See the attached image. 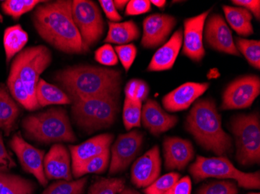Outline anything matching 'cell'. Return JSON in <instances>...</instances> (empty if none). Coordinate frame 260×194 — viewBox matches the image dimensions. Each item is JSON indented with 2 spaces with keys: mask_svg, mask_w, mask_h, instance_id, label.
I'll list each match as a JSON object with an SVG mask.
<instances>
[{
  "mask_svg": "<svg viewBox=\"0 0 260 194\" xmlns=\"http://www.w3.org/2000/svg\"><path fill=\"white\" fill-rule=\"evenodd\" d=\"M109 31L105 38L106 44H116V45H128V43L138 40L140 31L138 26L134 20L113 23L109 21Z\"/></svg>",
  "mask_w": 260,
  "mask_h": 194,
  "instance_id": "24",
  "label": "cell"
},
{
  "mask_svg": "<svg viewBox=\"0 0 260 194\" xmlns=\"http://www.w3.org/2000/svg\"><path fill=\"white\" fill-rule=\"evenodd\" d=\"M260 93V79L249 75L236 79L225 89L222 96V110H242L252 106Z\"/></svg>",
  "mask_w": 260,
  "mask_h": 194,
  "instance_id": "10",
  "label": "cell"
},
{
  "mask_svg": "<svg viewBox=\"0 0 260 194\" xmlns=\"http://www.w3.org/2000/svg\"><path fill=\"white\" fill-rule=\"evenodd\" d=\"M36 98L40 107L49 105L71 104L72 100L63 90L40 79L36 87Z\"/></svg>",
  "mask_w": 260,
  "mask_h": 194,
  "instance_id": "26",
  "label": "cell"
},
{
  "mask_svg": "<svg viewBox=\"0 0 260 194\" xmlns=\"http://www.w3.org/2000/svg\"><path fill=\"white\" fill-rule=\"evenodd\" d=\"M139 81H140V80L134 79V80H129L127 83L126 86L125 87V98L130 99V100L135 99Z\"/></svg>",
  "mask_w": 260,
  "mask_h": 194,
  "instance_id": "45",
  "label": "cell"
},
{
  "mask_svg": "<svg viewBox=\"0 0 260 194\" xmlns=\"http://www.w3.org/2000/svg\"><path fill=\"white\" fill-rule=\"evenodd\" d=\"M249 194H259V193H258V192H251V193H249Z\"/></svg>",
  "mask_w": 260,
  "mask_h": 194,
  "instance_id": "51",
  "label": "cell"
},
{
  "mask_svg": "<svg viewBox=\"0 0 260 194\" xmlns=\"http://www.w3.org/2000/svg\"><path fill=\"white\" fill-rule=\"evenodd\" d=\"M7 87L10 94L15 99L16 101L18 102L26 110L33 111L41 108L37 100L32 98L29 94L17 71L12 68H10L7 80Z\"/></svg>",
  "mask_w": 260,
  "mask_h": 194,
  "instance_id": "28",
  "label": "cell"
},
{
  "mask_svg": "<svg viewBox=\"0 0 260 194\" xmlns=\"http://www.w3.org/2000/svg\"><path fill=\"white\" fill-rule=\"evenodd\" d=\"M0 157L10 162V163H14L15 164V162L12 159L10 153L7 151L6 148L5 144H4V139H3L2 133L0 132Z\"/></svg>",
  "mask_w": 260,
  "mask_h": 194,
  "instance_id": "46",
  "label": "cell"
},
{
  "mask_svg": "<svg viewBox=\"0 0 260 194\" xmlns=\"http://www.w3.org/2000/svg\"><path fill=\"white\" fill-rule=\"evenodd\" d=\"M192 181L188 176L180 178L165 194H191Z\"/></svg>",
  "mask_w": 260,
  "mask_h": 194,
  "instance_id": "41",
  "label": "cell"
},
{
  "mask_svg": "<svg viewBox=\"0 0 260 194\" xmlns=\"http://www.w3.org/2000/svg\"><path fill=\"white\" fill-rule=\"evenodd\" d=\"M119 194H141L137 192L135 189H131V188H124L123 190Z\"/></svg>",
  "mask_w": 260,
  "mask_h": 194,
  "instance_id": "49",
  "label": "cell"
},
{
  "mask_svg": "<svg viewBox=\"0 0 260 194\" xmlns=\"http://www.w3.org/2000/svg\"><path fill=\"white\" fill-rule=\"evenodd\" d=\"M34 190L31 181L0 172V194H32Z\"/></svg>",
  "mask_w": 260,
  "mask_h": 194,
  "instance_id": "29",
  "label": "cell"
},
{
  "mask_svg": "<svg viewBox=\"0 0 260 194\" xmlns=\"http://www.w3.org/2000/svg\"><path fill=\"white\" fill-rule=\"evenodd\" d=\"M119 96H102L72 101L74 121L87 133L113 125L119 110Z\"/></svg>",
  "mask_w": 260,
  "mask_h": 194,
  "instance_id": "5",
  "label": "cell"
},
{
  "mask_svg": "<svg viewBox=\"0 0 260 194\" xmlns=\"http://www.w3.org/2000/svg\"><path fill=\"white\" fill-rule=\"evenodd\" d=\"M128 2V1H127V0H115V1H114V5H115L117 10H119L122 11L125 7H126Z\"/></svg>",
  "mask_w": 260,
  "mask_h": 194,
  "instance_id": "47",
  "label": "cell"
},
{
  "mask_svg": "<svg viewBox=\"0 0 260 194\" xmlns=\"http://www.w3.org/2000/svg\"><path fill=\"white\" fill-rule=\"evenodd\" d=\"M204 37L210 48L217 52L240 56L235 46L231 29L220 14H213L206 23Z\"/></svg>",
  "mask_w": 260,
  "mask_h": 194,
  "instance_id": "14",
  "label": "cell"
},
{
  "mask_svg": "<svg viewBox=\"0 0 260 194\" xmlns=\"http://www.w3.org/2000/svg\"><path fill=\"white\" fill-rule=\"evenodd\" d=\"M185 128L207 151L220 156L233 151L232 138L222 128L221 117L214 100L196 102L187 117Z\"/></svg>",
  "mask_w": 260,
  "mask_h": 194,
  "instance_id": "3",
  "label": "cell"
},
{
  "mask_svg": "<svg viewBox=\"0 0 260 194\" xmlns=\"http://www.w3.org/2000/svg\"><path fill=\"white\" fill-rule=\"evenodd\" d=\"M71 156L62 144H55L44 159V171L47 179L72 181Z\"/></svg>",
  "mask_w": 260,
  "mask_h": 194,
  "instance_id": "20",
  "label": "cell"
},
{
  "mask_svg": "<svg viewBox=\"0 0 260 194\" xmlns=\"http://www.w3.org/2000/svg\"><path fill=\"white\" fill-rule=\"evenodd\" d=\"M182 41L183 30L179 29L152 57L147 71H161L172 68L182 48Z\"/></svg>",
  "mask_w": 260,
  "mask_h": 194,
  "instance_id": "22",
  "label": "cell"
},
{
  "mask_svg": "<svg viewBox=\"0 0 260 194\" xmlns=\"http://www.w3.org/2000/svg\"><path fill=\"white\" fill-rule=\"evenodd\" d=\"M150 4H153L158 8L163 9L166 5V1L165 0H151Z\"/></svg>",
  "mask_w": 260,
  "mask_h": 194,
  "instance_id": "48",
  "label": "cell"
},
{
  "mask_svg": "<svg viewBox=\"0 0 260 194\" xmlns=\"http://www.w3.org/2000/svg\"><path fill=\"white\" fill-rule=\"evenodd\" d=\"M109 160H110V151H105V152L93 158L81 168L77 174V178L81 177L84 175L90 174V173L100 174V173H105V170L109 166Z\"/></svg>",
  "mask_w": 260,
  "mask_h": 194,
  "instance_id": "37",
  "label": "cell"
},
{
  "mask_svg": "<svg viewBox=\"0 0 260 194\" xmlns=\"http://www.w3.org/2000/svg\"><path fill=\"white\" fill-rule=\"evenodd\" d=\"M115 51L125 71H128L134 64L137 57V47L134 44H128V45L115 47Z\"/></svg>",
  "mask_w": 260,
  "mask_h": 194,
  "instance_id": "38",
  "label": "cell"
},
{
  "mask_svg": "<svg viewBox=\"0 0 260 194\" xmlns=\"http://www.w3.org/2000/svg\"><path fill=\"white\" fill-rule=\"evenodd\" d=\"M163 148L165 166L168 170H183L195 154L192 143L178 137L165 138Z\"/></svg>",
  "mask_w": 260,
  "mask_h": 194,
  "instance_id": "19",
  "label": "cell"
},
{
  "mask_svg": "<svg viewBox=\"0 0 260 194\" xmlns=\"http://www.w3.org/2000/svg\"><path fill=\"white\" fill-rule=\"evenodd\" d=\"M235 5L245 8L255 16L257 20L260 18V1L259 0H232Z\"/></svg>",
  "mask_w": 260,
  "mask_h": 194,
  "instance_id": "43",
  "label": "cell"
},
{
  "mask_svg": "<svg viewBox=\"0 0 260 194\" xmlns=\"http://www.w3.org/2000/svg\"><path fill=\"white\" fill-rule=\"evenodd\" d=\"M22 127L27 138L38 142L50 144L77 141L70 118L62 108H51L42 113L29 115L23 119Z\"/></svg>",
  "mask_w": 260,
  "mask_h": 194,
  "instance_id": "4",
  "label": "cell"
},
{
  "mask_svg": "<svg viewBox=\"0 0 260 194\" xmlns=\"http://www.w3.org/2000/svg\"><path fill=\"white\" fill-rule=\"evenodd\" d=\"M189 173L196 182L208 178L234 179L240 187L245 189H259L260 173H243L236 169L227 158L197 156L196 161L189 167Z\"/></svg>",
  "mask_w": 260,
  "mask_h": 194,
  "instance_id": "6",
  "label": "cell"
},
{
  "mask_svg": "<svg viewBox=\"0 0 260 194\" xmlns=\"http://www.w3.org/2000/svg\"><path fill=\"white\" fill-rule=\"evenodd\" d=\"M161 159L157 145L136 160L131 169V181L138 188L150 186L160 176Z\"/></svg>",
  "mask_w": 260,
  "mask_h": 194,
  "instance_id": "16",
  "label": "cell"
},
{
  "mask_svg": "<svg viewBox=\"0 0 260 194\" xmlns=\"http://www.w3.org/2000/svg\"><path fill=\"white\" fill-rule=\"evenodd\" d=\"M223 13L229 25L241 36L247 37L253 33L252 15L250 12L242 7L223 6Z\"/></svg>",
  "mask_w": 260,
  "mask_h": 194,
  "instance_id": "25",
  "label": "cell"
},
{
  "mask_svg": "<svg viewBox=\"0 0 260 194\" xmlns=\"http://www.w3.org/2000/svg\"><path fill=\"white\" fill-rule=\"evenodd\" d=\"M72 17L84 45V52L90 50L104 33L105 24L97 4L90 0L72 1Z\"/></svg>",
  "mask_w": 260,
  "mask_h": 194,
  "instance_id": "9",
  "label": "cell"
},
{
  "mask_svg": "<svg viewBox=\"0 0 260 194\" xmlns=\"http://www.w3.org/2000/svg\"><path fill=\"white\" fill-rule=\"evenodd\" d=\"M10 144V148L17 154L23 169L33 175L42 186H46L48 179L44 171L45 151L32 146L23 139L20 132L14 135Z\"/></svg>",
  "mask_w": 260,
  "mask_h": 194,
  "instance_id": "12",
  "label": "cell"
},
{
  "mask_svg": "<svg viewBox=\"0 0 260 194\" xmlns=\"http://www.w3.org/2000/svg\"><path fill=\"white\" fill-rule=\"evenodd\" d=\"M197 194H239V189L233 181L214 180L203 185Z\"/></svg>",
  "mask_w": 260,
  "mask_h": 194,
  "instance_id": "35",
  "label": "cell"
},
{
  "mask_svg": "<svg viewBox=\"0 0 260 194\" xmlns=\"http://www.w3.org/2000/svg\"><path fill=\"white\" fill-rule=\"evenodd\" d=\"M211 10L203 14L186 19L184 21L183 49L184 55L194 62H200L205 56L204 48V30L206 20Z\"/></svg>",
  "mask_w": 260,
  "mask_h": 194,
  "instance_id": "13",
  "label": "cell"
},
{
  "mask_svg": "<svg viewBox=\"0 0 260 194\" xmlns=\"http://www.w3.org/2000/svg\"><path fill=\"white\" fill-rule=\"evenodd\" d=\"M143 142L144 135L137 130L119 135L112 147L109 175L125 170L140 152Z\"/></svg>",
  "mask_w": 260,
  "mask_h": 194,
  "instance_id": "11",
  "label": "cell"
},
{
  "mask_svg": "<svg viewBox=\"0 0 260 194\" xmlns=\"http://www.w3.org/2000/svg\"><path fill=\"white\" fill-rule=\"evenodd\" d=\"M87 182V177L76 181H57L51 184L42 194H83Z\"/></svg>",
  "mask_w": 260,
  "mask_h": 194,
  "instance_id": "31",
  "label": "cell"
},
{
  "mask_svg": "<svg viewBox=\"0 0 260 194\" xmlns=\"http://www.w3.org/2000/svg\"><path fill=\"white\" fill-rule=\"evenodd\" d=\"M94 58L99 64L106 66H114L119 62L115 49L110 44H105L99 48L94 53Z\"/></svg>",
  "mask_w": 260,
  "mask_h": 194,
  "instance_id": "39",
  "label": "cell"
},
{
  "mask_svg": "<svg viewBox=\"0 0 260 194\" xmlns=\"http://www.w3.org/2000/svg\"><path fill=\"white\" fill-rule=\"evenodd\" d=\"M45 2L39 0H7L2 3L1 7L7 15L10 16L14 20H18L22 15Z\"/></svg>",
  "mask_w": 260,
  "mask_h": 194,
  "instance_id": "33",
  "label": "cell"
},
{
  "mask_svg": "<svg viewBox=\"0 0 260 194\" xmlns=\"http://www.w3.org/2000/svg\"><path fill=\"white\" fill-rule=\"evenodd\" d=\"M231 128L236 143V160L242 166L259 164L260 121L258 113L235 116Z\"/></svg>",
  "mask_w": 260,
  "mask_h": 194,
  "instance_id": "7",
  "label": "cell"
},
{
  "mask_svg": "<svg viewBox=\"0 0 260 194\" xmlns=\"http://www.w3.org/2000/svg\"><path fill=\"white\" fill-rule=\"evenodd\" d=\"M207 83H185L162 99L164 107L170 112L181 111L188 109L207 90Z\"/></svg>",
  "mask_w": 260,
  "mask_h": 194,
  "instance_id": "18",
  "label": "cell"
},
{
  "mask_svg": "<svg viewBox=\"0 0 260 194\" xmlns=\"http://www.w3.org/2000/svg\"><path fill=\"white\" fill-rule=\"evenodd\" d=\"M27 42L28 35L20 24L6 29L4 31V45L7 64L10 63L12 58L17 54L23 51Z\"/></svg>",
  "mask_w": 260,
  "mask_h": 194,
  "instance_id": "27",
  "label": "cell"
},
{
  "mask_svg": "<svg viewBox=\"0 0 260 194\" xmlns=\"http://www.w3.org/2000/svg\"><path fill=\"white\" fill-rule=\"evenodd\" d=\"M3 21H4V17H3V16L1 15V14H0V22L3 23Z\"/></svg>",
  "mask_w": 260,
  "mask_h": 194,
  "instance_id": "50",
  "label": "cell"
},
{
  "mask_svg": "<svg viewBox=\"0 0 260 194\" xmlns=\"http://www.w3.org/2000/svg\"><path fill=\"white\" fill-rule=\"evenodd\" d=\"M141 122L152 135L157 136L174 128L178 118L165 112L157 101L150 99L142 107Z\"/></svg>",
  "mask_w": 260,
  "mask_h": 194,
  "instance_id": "21",
  "label": "cell"
},
{
  "mask_svg": "<svg viewBox=\"0 0 260 194\" xmlns=\"http://www.w3.org/2000/svg\"><path fill=\"white\" fill-rule=\"evenodd\" d=\"M142 102L140 100L125 98L122 110V120L127 131L141 125Z\"/></svg>",
  "mask_w": 260,
  "mask_h": 194,
  "instance_id": "30",
  "label": "cell"
},
{
  "mask_svg": "<svg viewBox=\"0 0 260 194\" xmlns=\"http://www.w3.org/2000/svg\"><path fill=\"white\" fill-rule=\"evenodd\" d=\"M122 178H102L89 188L88 194H119L125 188Z\"/></svg>",
  "mask_w": 260,
  "mask_h": 194,
  "instance_id": "34",
  "label": "cell"
},
{
  "mask_svg": "<svg viewBox=\"0 0 260 194\" xmlns=\"http://www.w3.org/2000/svg\"><path fill=\"white\" fill-rule=\"evenodd\" d=\"M102 10L105 12V15L113 23H119L122 20V16L114 5V1L112 0H100L99 1Z\"/></svg>",
  "mask_w": 260,
  "mask_h": 194,
  "instance_id": "42",
  "label": "cell"
},
{
  "mask_svg": "<svg viewBox=\"0 0 260 194\" xmlns=\"http://www.w3.org/2000/svg\"><path fill=\"white\" fill-rule=\"evenodd\" d=\"M52 52L44 45L29 47L14 58L12 69L15 70L32 98H36V87L41 75L52 63Z\"/></svg>",
  "mask_w": 260,
  "mask_h": 194,
  "instance_id": "8",
  "label": "cell"
},
{
  "mask_svg": "<svg viewBox=\"0 0 260 194\" xmlns=\"http://www.w3.org/2000/svg\"><path fill=\"white\" fill-rule=\"evenodd\" d=\"M151 9V4L148 0H131L125 8L127 16H138L147 14Z\"/></svg>",
  "mask_w": 260,
  "mask_h": 194,
  "instance_id": "40",
  "label": "cell"
},
{
  "mask_svg": "<svg viewBox=\"0 0 260 194\" xmlns=\"http://www.w3.org/2000/svg\"><path fill=\"white\" fill-rule=\"evenodd\" d=\"M112 134L97 135L78 145H70V156L72 160V173L77 178L80 169L89 160L93 158L109 151L113 141Z\"/></svg>",
  "mask_w": 260,
  "mask_h": 194,
  "instance_id": "15",
  "label": "cell"
},
{
  "mask_svg": "<svg viewBox=\"0 0 260 194\" xmlns=\"http://www.w3.org/2000/svg\"><path fill=\"white\" fill-rule=\"evenodd\" d=\"M235 46L239 52L243 54L247 61L254 68H260V42L258 40H248V39L236 37Z\"/></svg>",
  "mask_w": 260,
  "mask_h": 194,
  "instance_id": "32",
  "label": "cell"
},
{
  "mask_svg": "<svg viewBox=\"0 0 260 194\" xmlns=\"http://www.w3.org/2000/svg\"><path fill=\"white\" fill-rule=\"evenodd\" d=\"M20 109L15 103L5 85L0 84V129L7 136L14 131Z\"/></svg>",
  "mask_w": 260,
  "mask_h": 194,
  "instance_id": "23",
  "label": "cell"
},
{
  "mask_svg": "<svg viewBox=\"0 0 260 194\" xmlns=\"http://www.w3.org/2000/svg\"><path fill=\"white\" fill-rule=\"evenodd\" d=\"M55 80L74 101L96 96H119L122 73L119 70L77 65L58 71Z\"/></svg>",
  "mask_w": 260,
  "mask_h": 194,
  "instance_id": "2",
  "label": "cell"
},
{
  "mask_svg": "<svg viewBox=\"0 0 260 194\" xmlns=\"http://www.w3.org/2000/svg\"><path fill=\"white\" fill-rule=\"evenodd\" d=\"M32 21L40 37L58 51L67 54L85 52L73 20L72 1H45L35 9Z\"/></svg>",
  "mask_w": 260,
  "mask_h": 194,
  "instance_id": "1",
  "label": "cell"
},
{
  "mask_svg": "<svg viewBox=\"0 0 260 194\" xmlns=\"http://www.w3.org/2000/svg\"><path fill=\"white\" fill-rule=\"evenodd\" d=\"M150 88L148 84L145 81L140 80L138 87H137V93H136L135 99L140 100V102L144 101L148 96Z\"/></svg>",
  "mask_w": 260,
  "mask_h": 194,
  "instance_id": "44",
  "label": "cell"
},
{
  "mask_svg": "<svg viewBox=\"0 0 260 194\" xmlns=\"http://www.w3.org/2000/svg\"><path fill=\"white\" fill-rule=\"evenodd\" d=\"M176 23V19L169 14H154L146 17L143 23L142 46L155 48L161 45L167 40Z\"/></svg>",
  "mask_w": 260,
  "mask_h": 194,
  "instance_id": "17",
  "label": "cell"
},
{
  "mask_svg": "<svg viewBox=\"0 0 260 194\" xmlns=\"http://www.w3.org/2000/svg\"><path fill=\"white\" fill-rule=\"evenodd\" d=\"M180 177V174L177 173H167L164 176H159L152 184L144 188V193L165 194Z\"/></svg>",
  "mask_w": 260,
  "mask_h": 194,
  "instance_id": "36",
  "label": "cell"
}]
</instances>
